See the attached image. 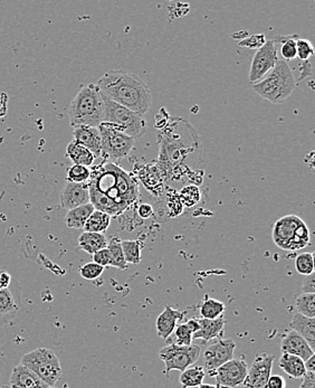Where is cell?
<instances>
[{
	"mask_svg": "<svg viewBox=\"0 0 315 388\" xmlns=\"http://www.w3.org/2000/svg\"><path fill=\"white\" fill-rule=\"evenodd\" d=\"M90 203L95 211L119 216L139 201L138 181L117 163L104 161L91 169L87 181Z\"/></svg>",
	"mask_w": 315,
	"mask_h": 388,
	"instance_id": "cell-1",
	"label": "cell"
},
{
	"mask_svg": "<svg viewBox=\"0 0 315 388\" xmlns=\"http://www.w3.org/2000/svg\"><path fill=\"white\" fill-rule=\"evenodd\" d=\"M96 87L104 97L142 117L147 115L152 104L149 87L138 76L124 69L105 73Z\"/></svg>",
	"mask_w": 315,
	"mask_h": 388,
	"instance_id": "cell-2",
	"label": "cell"
},
{
	"mask_svg": "<svg viewBox=\"0 0 315 388\" xmlns=\"http://www.w3.org/2000/svg\"><path fill=\"white\" fill-rule=\"evenodd\" d=\"M159 146L158 168L163 175L169 176L192 152L198 154L200 139L191 124L183 119L174 117L170 124L163 126Z\"/></svg>",
	"mask_w": 315,
	"mask_h": 388,
	"instance_id": "cell-3",
	"label": "cell"
},
{
	"mask_svg": "<svg viewBox=\"0 0 315 388\" xmlns=\"http://www.w3.org/2000/svg\"><path fill=\"white\" fill-rule=\"evenodd\" d=\"M105 106L102 93L95 84H89L78 91L69 106V124L99 128L104 122Z\"/></svg>",
	"mask_w": 315,
	"mask_h": 388,
	"instance_id": "cell-4",
	"label": "cell"
},
{
	"mask_svg": "<svg viewBox=\"0 0 315 388\" xmlns=\"http://www.w3.org/2000/svg\"><path fill=\"white\" fill-rule=\"evenodd\" d=\"M296 89V80L292 72L288 62L279 60L277 67H274L264 78L253 84V90L263 99L270 103L279 104L283 103Z\"/></svg>",
	"mask_w": 315,
	"mask_h": 388,
	"instance_id": "cell-5",
	"label": "cell"
},
{
	"mask_svg": "<svg viewBox=\"0 0 315 388\" xmlns=\"http://www.w3.org/2000/svg\"><path fill=\"white\" fill-rule=\"evenodd\" d=\"M274 243L284 251L302 250L310 244V229L296 215H286L277 220L273 227Z\"/></svg>",
	"mask_w": 315,
	"mask_h": 388,
	"instance_id": "cell-6",
	"label": "cell"
},
{
	"mask_svg": "<svg viewBox=\"0 0 315 388\" xmlns=\"http://www.w3.org/2000/svg\"><path fill=\"white\" fill-rule=\"evenodd\" d=\"M102 97L105 106V124H115L126 136L131 137L135 140L144 136L147 131V121L144 117L113 102L103 94Z\"/></svg>",
	"mask_w": 315,
	"mask_h": 388,
	"instance_id": "cell-7",
	"label": "cell"
},
{
	"mask_svg": "<svg viewBox=\"0 0 315 388\" xmlns=\"http://www.w3.org/2000/svg\"><path fill=\"white\" fill-rule=\"evenodd\" d=\"M21 364L32 370L46 385L54 386L62 376L60 359L53 350L37 348L23 356Z\"/></svg>",
	"mask_w": 315,
	"mask_h": 388,
	"instance_id": "cell-8",
	"label": "cell"
},
{
	"mask_svg": "<svg viewBox=\"0 0 315 388\" xmlns=\"http://www.w3.org/2000/svg\"><path fill=\"white\" fill-rule=\"evenodd\" d=\"M101 135V157L104 161L115 163L124 159L135 149V140L126 136L117 126L102 124L99 126Z\"/></svg>",
	"mask_w": 315,
	"mask_h": 388,
	"instance_id": "cell-9",
	"label": "cell"
},
{
	"mask_svg": "<svg viewBox=\"0 0 315 388\" xmlns=\"http://www.w3.org/2000/svg\"><path fill=\"white\" fill-rule=\"evenodd\" d=\"M200 348L196 345L179 346L177 343H170L160 350L159 357L165 363V374L168 375L172 370H183L189 368L198 361Z\"/></svg>",
	"mask_w": 315,
	"mask_h": 388,
	"instance_id": "cell-10",
	"label": "cell"
},
{
	"mask_svg": "<svg viewBox=\"0 0 315 388\" xmlns=\"http://www.w3.org/2000/svg\"><path fill=\"white\" fill-rule=\"evenodd\" d=\"M279 62L277 56V46L273 39H268L264 46L257 49L250 64L249 69V82L253 84L264 78L274 67H277Z\"/></svg>",
	"mask_w": 315,
	"mask_h": 388,
	"instance_id": "cell-11",
	"label": "cell"
},
{
	"mask_svg": "<svg viewBox=\"0 0 315 388\" xmlns=\"http://www.w3.org/2000/svg\"><path fill=\"white\" fill-rule=\"evenodd\" d=\"M236 343L233 339H220L211 343L204 352L205 372L208 376L213 377V373L227 361L234 359Z\"/></svg>",
	"mask_w": 315,
	"mask_h": 388,
	"instance_id": "cell-12",
	"label": "cell"
},
{
	"mask_svg": "<svg viewBox=\"0 0 315 388\" xmlns=\"http://www.w3.org/2000/svg\"><path fill=\"white\" fill-rule=\"evenodd\" d=\"M248 366L244 359H231L213 373L217 388H240L246 378Z\"/></svg>",
	"mask_w": 315,
	"mask_h": 388,
	"instance_id": "cell-13",
	"label": "cell"
},
{
	"mask_svg": "<svg viewBox=\"0 0 315 388\" xmlns=\"http://www.w3.org/2000/svg\"><path fill=\"white\" fill-rule=\"evenodd\" d=\"M275 356L268 354L256 355L252 366L247 372V376L240 388H266L272 373Z\"/></svg>",
	"mask_w": 315,
	"mask_h": 388,
	"instance_id": "cell-14",
	"label": "cell"
},
{
	"mask_svg": "<svg viewBox=\"0 0 315 388\" xmlns=\"http://www.w3.org/2000/svg\"><path fill=\"white\" fill-rule=\"evenodd\" d=\"M21 308V289L19 281L12 277L7 289L0 290V327L12 321Z\"/></svg>",
	"mask_w": 315,
	"mask_h": 388,
	"instance_id": "cell-15",
	"label": "cell"
},
{
	"mask_svg": "<svg viewBox=\"0 0 315 388\" xmlns=\"http://www.w3.org/2000/svg\"><path fill=\"white\" fill-rule=\"evenodd\" d=\"M60 206L64 209L71 211L73 208L83 206L90 203V194L87 183L85 184H74L67 181L60 195Z\"/></svg>",
	"mask_w": 315,
	"mask_h": 388,
	"instance_id": "cell-16",
	"label": "cell"
},
{
	"mask_svg": "<svg viewBox=\"0 0 315 388\" xmlns=\"http://www.w3.org/2000/svg\"><path fill=\"white\" fill-rule=\"evenodd\" d=\"M73 141L86 148L95 158L101 157V135L99 128L85 126L73 128Z\"/></svg>",
	"mask_w": 315,
	"mask_h": 388,
	"instance_id": "cell-17",
	"label": "cell"
},
{
	"mask_svg": "<svg viewBox=\"0 0 315 388\" xmlns=\"http://www.w3.org/2000/svg\"><path fill=\"white\" fill-rule=\"evenodd\" d=\"M281 350L283 354L297 356L304 361L314 356V352L311 350V347L309 346V343H306L305 339L293 330L286 332L285 336L282 338Z\"/></svg>",
	"mask_w": 315,
	"mask_h": 388,
	"instance_id": "cell-18",
	"label": "cell"
},
{
	"mask_svg": "<svg viewBox=\"0 0 315 388\" xmlns=\"http://www.w3.org/2000/svg\"><path fill=\"white\" fill-rule=\"evenodd\" d=\"M185 315V311L176 310L170 306H165V310L156 318V329L158 336L163 340L168 339L174 334L177 322L183 319Z\"/></svg>",
	"mask_w": 315,
	"mask_h": 388,
	"instance_id": "cell-19",
	"label": "cell"
},
{
	"mask_svg": "<svg viewBox=\"0 0 315 388\" xmlns=\"http://www.w3.org/2000/svg\"><path fill=\"white\" fill-rule=\"evenodd\" d=\"M10 388H47L49 386L46 385L42 379L39 378L37 375L25 367L23 365L19 364L14 367L12 375H10Z\"/></svg>",
	"mask_w": 315,
	"mask_h": 388,
	"instance_id": "cell-20",
	"label": "cell"
},
{
	"mask_svg": "<svg viewBox=\"0 0 315 388\" xmlns=\"http://www.w3.org/2000/svg\"><path fill=\"white\" fill-rule=\"evenodd\" d=\"M199 330L194 334L192 339H201L204 341H211L213 339L220 337L222 334V330L225 327V319L224 317L217 319H198Z\"/></svg>",
	"mask_w": 315,
	"mask_h": 388,
	"instance_id": "cell-21",
	"label": "cell"
},
{
	"mask_svg": "<svg viewBox=\"0 0 315 388\" xmlns=\"http://www.w3.org/2000/svg\"><path fill=\"white\" fill-rule=\"evenodd\" d=\"M292 330L300 334L301 337L305 339L306 343H309L311 350H315V319L314 318H306L300 313H295L291 325Z\"/></svg>",
	"mask_w": 315,
	"mask_h": 388,
	"instance_id": "cell-22",
	"label": "cell"
},
{
	"mask_svg": "<svg viewBox=\"0 0 315 388\" xmlns=\"http://www.w3.org/2000/svg\"><path fill=\"white\" fill-rule=\"evenodd\" d=\"M108 238L102 233L83 232L78 238V247L87 254L93 255L97 251L108 247Z\"/></svg>",
	"mask_w": 315,
	"mask_h": 388,
	"instance_id": "cell-23",
	"label": "cell"
},
{
	"mask_svg": "<svg viewBox=\"0 0 315 388\" xmlns=\"http://www.w3.org/2000/svg\"><path fill=\"white\" fill-rule=\"evenodd\" d=\"M95 211L91 203L73 208L65 215V224L69 229H83L89 217Z\"/></svg>",
	"mask_w": 315,
	"mask_h": 388,
	"instance_id": "cell-24",
	"label": "cell"
},
{
	"mask_svg": "<svg viewBox=\"0 0 315 388\" xmlns=\"http://www.w3.org/2000/svg\"><path fill=\"white\" fill-rule=\"evenodd\" d=\"M279 365L281 369L292 378H303L305 376V361L297 356L283 354L279 358Z\"/></svg>",
	"mask_w": 315,
	"mask_h": 388,
	"instance_id": "cell-25",
	"label": "cell"
},
{
	"mask_svg": "<svg viewBox=\"0 0 315 388\" xmlns=\"http://www.w3.org/2000/svg\"><path fill=\"white\" fill-rule=\"evenodd\" d=\"M67 156L74 165L85 166V167H91L95 160V157L90 150H87L83 146L78 145L75 141H71L67 145Z\"/></svg>",
	"mask_w": 315,
	"mask_h": 388,
	"instance_id": "cell-26",
	"label": "cell"
},
{
	"mask_svg": "<svg viewBox=\"0 0 315 388\" xmlns=\"http://www.w3.org/2000/svg\"><path fill=\"white\" fill-rule=\"evenodd\" d=\"M206 377L202 366H196L189 367L181 372L179 376V383L183 388L198 387L201 384H204V379Z\"/></svg>",
	"mask_w": 315,
	"mask_h": 388,
	"instance_id": "cell-27",
	"label": "cell"
},
{
	"mask_svg": "<svg viewBox=\"0 0 315 388\" xmlns=\"http://www.w3.org/2000/svg\"><path fill=\"white\" fill-rule=\"evenodd\" d=\"M111 225V216L103 212L94 211L86 220L83 232L104 233Z\"/></svg>",
	"mask_w": 315,
	"mask_h": 388,
	"instance_id": "cell-28",
	"label": "cell"
},
{
	"mask_svg": "<svg viewBox=\"0 0 315 388\" xmlns=\"http://www.w3.org/2000/svg\"><path fill=\"white\" fill-rule=\"evenodd\" d=\"M226 311L225 304L222 301L206 297L200 306V316L204 319H217Z\"/></svg>",
	"mask_w": 315,
	"mask_h": 388,
	"instance_id": "cell-29",
	"label": "cell"
},
{
	"mask_svg": "<svg viewBox=\"0 0 315 388\" xmlns=\"http://www.w3.org/2000/svg\"><path fill=\"white\" fill-rule=\"evenodd\" d=\"M296 39L297 35L274 37L273 42L275 45L281 44V55L284 58L283 60L288 62L296 58Z\"/></svg>",
	"mask_w": 315,
	"mask_h": 388,
	"instance_id": "cell-30",
	"label": "cell"
},
{
	"mask_svg": "<svg viewBox=\"0 0 315 388\" xmlns=\"http://www.w3.org/2000/svg\"><path fill=\"white\" fill-rule=\"evenodd\" d=\"M106 247H108L110 256H111L108 266H113V268L119 269V270L128 269V263L126 262V259H124L121 242L117 238H113L111 242H108Z\"/></svg>",
	"mask_w": 315,
	"mask_h": 388,
	"instance_id": "cell-31",
	"label": "cell"
},
{
	"mask_svg": "<svg viewBox=\"0 0 315 388\" xmlns=\"http://www.w3.org/2000/svg\"><path fill=\"white\" fill-rule=\"evenodd\" d=\"M297 313L306 318L315 317V295L314 293H302L295 301Z\"/></svg>",
	"mask_w": 315,
	"mask_h": 388,
	"instance_id": "cell-32",
	"label": "cell"
},
{
	"mask_svg": "<svg viewBox=\"0 0 315 388\" xmlns=\"http://www.w3.org/2000/svg\"><path fill=\"white\" fill-rule=\"evenodd\" d=\"M121 247L124 251V259L128 264H139L141 262V245L138 241H126L121 242Z\"/></svg>",
	"mask_w": 315,
	"mask_h": 388,
	"instance_id": "cell-33",
	"label": "cell"
},
{
	"mask_svg": "<svg viewBox=\"0 0 315 388\" xmlns=\"http://www.w3.org/2000/svg\"><path fill=\"white\" fill-rule=\"evenodd\" d=\"M295 270L304 277L314 273V254L310 252L299 254L295 259Z\"/></svg>",
	"mask_w": 315,
	"mask_h": 388,
	"instance_id": "cell-34",
	"label": "cell"
},
{
	"mask_svg": "<svg viewBox=\"0 0 315 388\" xmlns=\"http://www.w3.org/2000/svg\"><path fill=\"white\" fill-rule=\"evenodd\" d=\"M91 169L85 166L73 165L67 170V181L74 184H85L90 181Z\"/></svg>",
	"mask_w": 315,
	"mask_h": 388,
	"instance_id": "cell-35",
	"label": "cell"
},
{
	"mask_svg": "<svg viewBox=\"0 0 315 388\" xmlns=\"http://www.w3.org/2000/svg\"><path fill=\"white\" fill-rule=\"evenodd\" d=\"M179 198H180L181 205L186 207H192L196 204H198L200 201V190L198 187L190 185V186H185L179 193Z\"/></svg>",
	"mask_w": 315,
	"mask_h": 388,
	"instance_id": "cell-36",
	"label": "cell"
},
{
	"mask_svg": "<svg viewBox=\"0 0 315 388\" xmlns=\"http://www.w3.org/2000/svg\"><path fill=\"white\" fill-rule=\"evenodd\" d=\"M174 336H176V343L179 346H190L192 343V332L189 327L186 323H181L174 329Z\"/></svg>",
	"mask_w": 315,
	"mask_h": 388,
	"instance_id": "cell-37",
	"label": "cell"
},
{
	"mask_svg": "<svg viewBox=\"0 0 315 388\" xmlns=\"http://www.w3.org/2000/svg\"><path fill=\"white\" fill-rule=\"evenodd\" d=\"M104 268L94 262L86 263L80 269V274L85 280H96L102 275Z\"/></svg>",
	"mask_w": 315,
	"mask_h": 388,
	"instance_id": "cell-38",
	"label": "cell"
},
{
	"mask_svg": "<svg viewBox=\"0 0 315 388\" xmlns=\"http://www.w3.org/2000/svg\"><path fill=\"white\" fill-rule=\"evenodd\" d=\"M313 54H314V47L312 43L307 39H296V58L305 62L309 60Z\"/></svg>",
	"mask_w": 315,
	"mask_h": 388,
	"instance_id": "cell-39",
	"label": "cell"
},
{
	"mask_svg": "<svg viewBox=\"0 0 315 388\" xmlns=\"http://www.w3.org/2000/svg\"><path fill=\"white\" fill-rule=\"evenodd\" d=\"M266 41L268 39L265 37L264 34H256V35H252V36L245 37V38L242 39L238 45L240 47H245V49H259L264 46Z\"/></svg>",
	"mask_w": 315,
	"mask_h": 388,
	"instance_id": "cell-40",
	"label": "cell"
},
{
	"mask_svg": "<svg viewBox=\"0 0 315 388\" xmlns=\"http://www.w3.org/2000/svg\"><path fill=\"white\" fill-rule=\"evenodd\" d=\"M92 259H93V262L96 264L101 265L102 268H106L110 265V260H111V256H110V252H108V247H105L103 250L97 251V252L94 253L92 255Z\"/></svg>",
	"mask_w": 315,
	"mask_h": 388,
	"instance_id": "cell-41",
	"label": "cell"
},
{
	"mask_svg": "<svg viewBox=\"0 0 315 388\" xmlns=\"http://www.w3.org/2000/svg\"><path fill=\"white\" fill-rule=\"evenodd\" d=\"M266 388H286V380L279 375H270Z\"/></svg>",
	"mask_w": 315,
	"mask_h": 388,
	"instance_id": "cell-42",
	"label": "cell"
},
{
	"mask_svg": "<svg viewBox=\"0 0 315 388\" xmlns=\"http://www.w3.org/2000/svg\"><path fill=\"white\" fill-rule=\"evenodd\" d=\"M302 291H303V293H314L315 292L314 273L304 277L303 283H302Z\"/></svg>",
	"mask_w": 315,
	"mask_h": 388,
	"instance_id": "cell-43",
	"label": "cell"
},
{
	"mask_svg": "<svg viewBox=\"0 0 315 388\" xmlns=\"http://www.w3.org/2000/svg\"><path fill=\"white\" fill-rule=\"evenodd\" d=\"M138 215L141 217L142 220L150 218L153 215V208L151 205L141 204L138 207Z\"/></svg>",
	"mask_w": 315,
	"mask_h": 388,
	"instance_id": "cell-44",
	"label": "cell"
},
{
	"mask_svg": "<svg viewBox=\"0 0 315 388\" xmlns=\"http://www.w3.org/2000/svg\"><path fill=\"white\" fill-rule=\"evenodd\" d=\"M12 281V277L8 272L0 271V290L7 289Z\"/></svg>",
	"mask_w": 315,
	"mask_h": 388,
	"instance_id": "cell-45",
	"label": "cell"
},
{
	"mask_svg": "<svg viewBox=\"0 0 315 388\" xmlns=\"http://www.w3.org/2000/svg\"><path fill=\"white\" fill-rule=\"evenodd\" d=\"M300 388H315L314 373L306 372L305 376L303 377V383H302Z\"/></svg>",
	"mask_w": 315,
	"mask_h": 388,
	"instance_id": "cell-46",
	"label": "cell"
},
{
	"mask_svg": "<svg viewBox=\"0 0 315 388\" xmlns=\"http://www.w3.org/2000/svg\"><path fill=\"white\" fill-rule=\"evenodd\" d=\"M301 74L300 78L299 80H303L304 78L306 76H312V67H311V63H310V60H305L303 62V64L301 65Z\"/></svg>",
	"mask_w": 315,
	"mask_h": 388,
	"instance_id": "cell-47",
	"label": "cell"
},
{
	"mask_svg": "<svg viewBox=\"0 0 315 388\" xmlns=\"http://www.w3.org/2000/svg\"><path fill=\"white\" fill-rule=\"evenodd\" d=\"M186 325L188 326L190 330H191L192 336H194V334H196V332L199 330V323L198 319H197V318H194V319L188 320V321L186 322Z\"/></svg>",
	"mask_w": 315,
	"mask_h": 388,
	"instance_id": "cell-48",
	"label": "cell"
},
{
	"mask_svg": "<svg viewBox=\"0 0 315 388\" xmlns=\"http://www.w3.org/2000/svg\"><path fill=\"white\" fill-rule=\"evenodd\" d=\"M305 368L306 372H310V373H314L315 370V355L312 356L311 358L307 359L305 361Z\"/></svg>",
	"mask_w": 315,
	"mask_h": 388,
	"instance_id": "cell-49",
	"label": "cell"
},
{
	"mask_svg": "<svg viewBox=\"0 0 315 388\" xmlns=\"http://www.w3.org/2000/svg\"><path fill=\"white\" fill-rule=\"evenodd\" d=\"M197 388H217L216 385H213V384H201Z\"/></svg>",
	"mask_w": 315,
	"mask_h": 388,
	"instance_id": "cell-50",
	"label": "cell"
},
{
	"mask_svg": "<svg viewBox=\"0 0 315 388\" xmlns=\"http://www.w3.org/2000/svg\"><path fill=\"white\" fill-rule=\"evenodd\" d=\"M47 388H58V387H55V386H51V387H47Z\"/></svg>",
	"mask_w": 315,
	"mask_h": 388,
	"instance_id": "cell-51",
	"label": "cell"
}]
</instances>
